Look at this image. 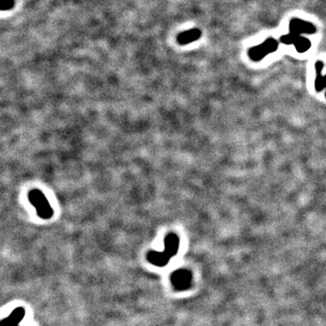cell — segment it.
I'll return each instance as SVG.
<instances>
[{"mask_svg": "<svg viewBox=\"0 0 326 326\" xmlns=\"http://www.w3.org/2000/svg\"><path fill=\"white\" fill-rule=\"evenodd\" d=\"M179 246V239L178 236L170 233L165 238V249L163 252L151 251L147 255V259L151 264L157 266L167 265L169 259L173 257L178 252Z\"/></svg>", "mask_w": 326, "mask_h": 326, "instance_id": "6da1fadb", "label": "cell"}, {"mask_svg": "<svg viewBox=\"0 0 326 326\" xmlns=\"http://www.w3.org/2000/svg\"><path fill=\"white\" fill-rule=\"evenodd\" d=\"M28 199L30 200L31 204L36 208V213L39 218L45 219L52 218L54 210L48 200L46 199L45 194L42 193L38 189H33L28 194Z\"/></svg>", "mask_w": 326, "mask_h": 326, "instance_id": "7a4b0ae2", "label": "cell"}, {"mask_svg": "<svg viewBox=\"0 0 326 326\" xmlns=\"http://www.w3.org/2000/svg\"><path fill=\"white\" fill-rule=\"evenodd\" d=\"M278 45H279L278 42L275 40V38H272V37L267 38L262 44L250 48L249 51H248L250 59L255 62L262 60L267 55L276 51L278 48Z\"/></svg>", "mask_w": 326, "mask_h": 326, "instance_id": "3957f363", "label": "cell"}, {"mask_svg": "<svg viewBox=\"0 0 326 326\" xmlns=\"http://www.w3.org/2000/svg\"><path fill=\"white\" fill-rule=\"evenodd\" d=\"M170 281L176 290H187L191 286L192 275L188 269H178L171 275Z\"/></svg>", "mask_w": 326, "mask_h": 326, "instance_id": "277c9868", "label": "cell"}, {"mask_svg": "<svg viewBox=\"0 0 326 326\" xmlns=\"http://www.w3.org/2000/svg\"><path fill=\"white\" fill-rule=\"evenodd\" d=\"M281 42L285 45H293L296 47V50L299 53H305L310 49L312 46L311 41L305 36L294 35V34H287L281 37Z\"/></svg>", "mask_w": 326, "mask_h": 326, "instance_id": "5b68a950", "label": "cell"}, {"mask_svg": "<svg viewBox=\"0 0 326 326\" xmlns=\"http://www.w3.org/2000/svg\"><path fill=\"white\" fill-rule=\"evenodd\" d=\"M316 32V27L314 24L300 18H293L289 23V33L291 34L302 36L303 34L312 35Z\"/></svg>", "mask_w": 326, "mask_h": 326, "instance_id": "8992f818", "label": "cell"}, {"mask_svg": "<svg viewBox=\"0 0 326 326\" xmlns=\"http://www.w3.org/2000/svg\"><path fill=\"white\" fill-rule=\"evenodd\" d=\"M25 315V309L23 307H17L9 316L1 320V326H19V323L24 319Z\"/></svg>", "mask_w": 326, "mask_h": 326, "instance_id": "52a82bcc", "label": "cell"}, {"mask_svg": "<svg viewBox=\"0 0 326 326\" xmlns=\"http://www.w3.org/2000/svg\"><path fill=\"white\" fill-rule=\"evenodd\" d=\"M324 67H325V65H324L323 62H316V78L315 86H316V91L317 92H322L323 90H325L326 88V76L323 75Z\"/></svg>", "mask_w": 326, "mask_h": 326, "instance_id": "ba28073f", "label": "cell"}, {"mask_svg": "<svg viewBox=\"0 0 326 326\" xmlns=\"http://www.w3.org/2000/svg\"><path fill=\"white\" fill-rule=\"evenodd\" d=\"M201 36V32L198 28H193L191 30L185 31L179 34L178 36V42L180 45H187L191 42L198 40Z\"/></svg>", "mask_w": 326, "mask_h": 326, "instance_id": "9c48e42d", "label": "cell"}, {"mask_svg": "<svg viewBox=\"0 0 326 326\" xmlns=\"http://www.w3.org/2000/svg\"><path fill=\"white\" fill-rule=\"evenodd\" d=\"M13 5H14V0H2V1H1V7H2V10L10 9Z\"/></svg>", "mask_w": 326, "mask_h": 326, "instance_id": "30bf717a", "label": "cell"}, {"mask_svg": "<svg viewBox=\"0 0 326 326\" xmlns=\"http://www.w3.org/2000/svg\"></svg>", "mask_w": 326, "mask_h": 326, "instance_id": "8fae6325", "label": "cell"}]
</instances>
